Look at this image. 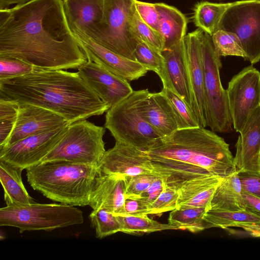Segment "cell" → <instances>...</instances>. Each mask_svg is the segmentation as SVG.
I'll return each mask as SVG.
<instances>
[{
    "label": "cell",
    "mask_w": 260,
    "mask_h": 260,
    "mask_svg": "<svg viewBox=\"0 0 260 260\" xmlns=\"http://www.w3.org/2000/svg\"><path fill=\"white\" fill-rule=\"evenodd\" d=\"M136 11L142 20L159 32V20L155 4L136 0Z\"/></svg>",
    "instance_id": "obj_39"
},
{
    "label": "cell",
    "mask_w": 260,
    "mask_h": 260,
    "mask_svg": "<svg viewBox=\"0 0 260 260\" xmlns=\"http://www.w3.org/2000/svg\"><path fill=\"white\" fill-rule=\"evenodd\" d=\"M203 219L206 229L211 228H242L245 226L260 224V217L246 211L207 210Z\"/></svg>",
    "instance_id": "obj_27"
},
{
    "label": "cell",
    "mask_w": 260,
    "mask_h": 260,
    "mask_svg": "<svg viewBox=\"0 0 260 260\" xmlns=\"http://www.w3.org/2000/svg\"><path fill=\"white\" fill-rule=\"evenodd\" d=\"M215 50L221 56H236L246 58L241 41L234 33L218 29L212 36Z\"/></svg>",
    "instance_id": "obj_33"
},
{
    "label": "cell",
    "mask_w": 260,
    "mask_h": 260,
    "mask_svg": "<svg viewBox=\"0 0 260 260\" xmlns=\"http://www.w3.org/2000/svg\"><path fill=\"white\" fill-rule=\"evenodd\" d=\"M0 56L44 70L78 69L88 61L68 25L62 0H31L1 9Z\"/></svg>",
    "instance_id": "obj_1"
},
{
    "label": "cell",
    "mask_w": 260,
    "mask_h": 260,
    "mask_svg": "<svg viewBox=\"0 0 260 260\" xmlns=\"http://www.w3.org/2000/svg\"><path fill=\"white\" fill-rule=\"evenodd\" d=\"M201 47L208 126L214 132L229 133L233 129V124L226 90L222 87L220 80V56L215 50L211 36L203 30Z\"/></svg>",
    "instance_id": "obj_9"
},
{
    "label": "cell",
    "mask_w": 260,
    "mask_h": 260,
    "mask_svg": "<svg viewBox=\"0 0 260 260\" xmlns=\"http://www.w3.org/2000/svg\"><path fill=\"white\" fill-rule=\"evenodd\" d=\"M19 103L17 120L6 146L31 135L70 124L62 116L50 110L28 103Z\"/></svg>",
    "instance_id": "obj_16"
},
{
    "label": "cell",
    "mask_w": 260,
    "mask_h": 260,
    "mask_svg": "<svg viewBox=\"0 0 260 260\" xmlns=\"http://www.w3.org/2000/svg\"><path fill=\"white\" fill-rule=\"evenodd\" d=\"M242 228L250 235L254 237H260V224L245 226Z\"/></svg>",
    "instance_id": "obj_44"
},
{
    "label": "cell",
    "mask_w": 260,
    "mask_h": 260,
    "mask_svg": "<svg viewBox=\"0 0 260 260\" xmlns=\"http://www.w3.org/2000/svg\"><path fill=\"white\" fill-rule=\"evenodd\" d=\"M202 30L197 29L185 37L188 63L193 95L195 100L198 121L200 127L209 125L204 86V72L201 47Z\"/></svg>",
    "instance_id": "obj_18"
},
{
    "label": "cell",
    "mask_w": 260,
    "mask_h": 260,
    "mask_svg": "<svg viewBox=\"0 0 260 260\" xmlns=\"http://www.w3.org/2000/svg\"><path fill=\"white\" fill-rule=\"evenodd\" d=\"M98 168L101 174L115 175L125 179L141 174L157 176L145 151L118 142L105 151Z\"/></svg>",
    "instance_id": "obj_13"
},
{
    "label": "cell",
    "mask_w": 260,
    "mask_h": 260,
    "mask_svg": "<svg viewBox=\"0 0 260 260\" xmlns=\"http://www.w3.org/2000/svg\"><path fill=\"white\" fill-rule=\"evenodd\" d=\"M219 29L235 34L252 65L260 60V0L232 3L223 15Z\"/></svg>",
    "instance_id": "obj_10"
},
{
    "label": "cell",
    "mask_w": 260,
    "mask_h": 260,
    "mask_svg": "<svg viewBox=\"0 0 260 260\" xmlns=\"http://www.w3.org/2000/svg\"><path fill=\"white\" fill-rule=\"evenodd\" d=\"M245 203V211L260 217V199L242 191Z\"/></svg>",
    "instance_id": "obj_43"
},
{
    "label": "cell",
    "mask_w": 260,
    "mask_h": 260,
    "mask_svg": "<svg viewBox=\"0 0 260 260\" xmlns=\"http://www.w3.org/2000/svg\"><path fill=\"white\" fill-rule=\"evenodd\" d=\"M121 226L120 232L135 236L165 230H178L169 223H161L149 218L148 214L116 215Z\"/></svg>",
    "instance_id": "obj_29"
},
{
    "label": "cell",
    "mask_w": 260,
    "mask_h": 260,
    "mask_svg": "<svg viewBox=\"0 0 260 260\" xmlns=\"http://www.w3.org/2000/svg\"><path fill=\"white\" fill-rule=\"evenodd\" d=\"M1 97L35 105L64 117L71 124L107 111L109 107L78 72L38 70L0 80Z\"/></svg>",
    "instance_id": "obj_3"
},
{
    "label": "cell",
    "mask_w": 260,
    "mask_h": 260,
    "mask_svg": "<svg viewBox=\"0 0 260 260\" xmlns=\"http://www.w3.org/2000/svg\"><path fill=\"white\" fill-rule=\"evenodd\" d=\"M219 1H222V0H219Z\"/></svg>",
    "instance_id": "obj_47"
},
{
    "label": "cell",
    "mask_w": 260,
    "mask_h": 260,
    "mask_svg": "<svg viewBox=\"0 0 260 260\" xmlns=\"http://www.w3.org/2000/svg\"><path fill=\"white\" fill-rule=\"evenodd\" d=\"M126 180L115 175L101 174L90 194L89 206L103 209L115 215L124 214Z\"/></svg>",
    "instance_id": "obj_21"
},
{
    "label": "cell",
    "mask_w": 260,
    "mask_h": 260,
    "mask_svg": "<svg viewBox=\"0 0 260 260\" xmlns=\"http://www.w3.org/2000/svg\"><path fill=\"white\" fill-rule=\"evenodd\" d=\"M23 169L0 160V180L7 206L36 203L25 189L21 178Z\"/></svg>",
    "instance_id": "obj_26"
},
{
    "label": "cell",
    "mask_w": 260,
    "mask_h": 260,
    "mask_svg": "<svg viewBox=\"0 0 260 260\" xmlns=\"http://www.w3.org/2000/svg\"><path fill=\"white\" fill-rule=\"evenodd\" d=\"M68 25L74 35L90 37L103 19L104 0H62Z\"/></svg>",
    "instance_id": "obj_20"
},
{
    "label": "cell",
    "mask_w": 260,
    "mask_h": 260,
    "mask_svg": "<svg viewBox=\"0 0 260 260\" xmlns=\"http://www.w3.org/2000/svg\"><path fill=\"white\" fill-rule=\"evenodd\" d=\"M137 61L142 64L148 71L154 72L162 82L166 77V66L161 52L140 40L135 51Z\"/></svg>",
    "instance_id": "obj_31"
},
{
    "label": "cell",
    "mask_w": 260,
    "mask_h": 260,
    "mask_svg": "<svg viewBox=\"0 0 260 260\" xmlns=\"http://www.w3.org/2000/svg\"><path fill=\"white\" fill-rule=\"evenodd\" d=\"M77 72L109 108L126 98L134 91L126 79L92 61L88 60L78 69Z\"/></svg>",
    "instance_id": "obj_14"
},
{
    "label": "cell",
    "mask_w": 260,
    "mask_h": 260,
    "mask_svg": "<svg viewBox=\"0 0 260 260\" xmlns=\"http://www.w3.org/2000/svg\"><path fill=\"white\" fill-rule=\"evenodd\" d=\"M178 198V190L166 185L164 190L151 205L150 214L160 215L176 209Z\"/></svg>",
    "instance_id": "obj_37"
},
{
    "label": "cell",
    "mask_w": 260,
    "mask_h": 260,
    "mask_svg": "<svg viewBox=\"0 0 260 260\" xmlns=\"http://www.w3.org/2000/svg\"><path fill=\"white\" fill-rule=\"evenodd\" d=\"M88 61L97 63L128 81L145 76L148 70L142 64L118 55L83 35H74Z\"/></svg>",
    "instance_id": "obj_17"
},
{
    "label": "cell",
    "mask_w": 260,
    "mask_h": 260,
    "mask_svg": "<svg viewBox=\"0 0 260 260\" xmlns=\"http://www.w3.org/2000/svg\"><path fill=\"white\" fill-rule=\"evenodd\" d=\"M105 128L86 119L69 124L60 141L41 162L67 161L98 167L106 151Z\"/></svg>",
    "instance_id": "obj_8"
},
{
    "label": "cell",
    "mask_w": 260,
    "mask_h": 260,
    "mask_svg": "<svg viewBox=\"0 0 260 260\" xmlns=\"http://www.w3.org/2000/svg\"><path fill=\"white\" fill-rule=\"evenodd\" d=\"M82 211L63 204L32 203L6 206L0 209V225L26 231H52L83 223Z\"/></svg>",
    "instance_id": "obj_6"
},
{
    "label": "cell",
    "mask_w": 260,
    "mask_h": 260,
    "mask_svg": "<svg viewBox=\"0 0 260 260\" xmlns=\"http://www.w3.org/2000/svg\"><path fill=\"white\" fill-rule=\"evenodd\" d=\"M128 215L150 214L148 206L141 200L136 198H126L124 205V214Z\"/></svg>",
    "instance_id": "obj_42"
},
{
    "label": "cell",
    "mask_w": 260,
    "mask_h": 260,
    "mask_svg": "<svg viewBox=\"0 0 260 260\" xmlns=\"http://www.w3.org/2000/svg\"><path fill=\"white\" fill-rule=\"evenodd\" d=\"M222 178L210 174L186 182L178 189L176 209L206 208Z\"/></svg>",
    "instance_id": "obj_24"
},
{
    "label": "cell",
    "mask_w": 260,
    "mask_h": 260,
    "mask_svg": "<svg viewBox=\"0 0 260 260\" xmlns=\"http://www.w3.org/2000/svg\"><path fill=\"white\" fill-rule=\"evenodd\" d=\"M136 0H104L103 19L88 37L105 48L136 61L135 51L140 40L133 29Z\"/></svg>",
    "instance_id": "obj_7"
},
{
    "label": "cell",
    "mask_w": 260,
    "mask_h": 260,
    "mask_svg": "<svg viewBox=\"0 0 260 260\" xmlns=\"http://www.w3.org/2000/svg\"><path fill=\"white\" fill-rule=\"evenodd\" d=\"M68 126L31 135L1 149L0 160L23 169L40 163L60 141Z\"/></svg>",
    "instance_id": "obj_12"
},
{
    "label": "cell",
    "mask_w": 260,
    "mask_h": 260,
    "mask_svg": "<svg viewBox=\"0 0 260 260\" xmlns=\"http://www.w3.org/2000/svg\"><path fill=\"white\" fill-rule=\"evenodd\" d=\"M133 29L139 40L161 52L164 50V42L160 33L144 22L137 11L133 20Z\"/></svg>",
    "instance_id": "obj_36"
},
{
    "label": "cell",
    "mask_w": 260,
    "mask_h": 260,
    "mask_svg": "<svg viewBox=\"0 0 260 260\" xmlns=\"http://www.w3.org/2000/svg\"><path fill=\"white\" fill-rule=\"evenodd\" d=\"M161 91L171 106L178 129L200 127L193 111L179 95L165 87Z\"/></svg>",
    "instance_id": "obj_32"
},
{
    "label": "cell",
    "mask_w": 260,
    "mask_h": 260,
    "mask_svg": "<svg viewBox=\"0 0 260 260\" xmlns=\"http://www.w3.org/2000/svg\"><path fill=\"white\" fill-rule=\"evenodd\" d=\"M206 207H190L175 209L170 213L168 223L178 230L196 233L206 229L203 217Z\"/></svg>",
    "instance_id": "obj_30"
},
{
    "label": "cell",
    "mask_w": 260,
    "mask_h": 260,
    "mask_svg": "<svg viewBox=\"0 0 260 260\" xmlns=\"http://www.w3.org/2000/svg\"><path fill=\"white\" fill-rule=\"evenodd\" d=\"M240 134L235 145L236 169L239 172H259L260 107L249 118Z\"/></svg>",
    "instance_id": "obj_19"
},
{
    "label": "cell",
    "mask_w": 260,
    "mask_h": 260,
    "mask_svg": "<svg viewBox=\"0 0 260 260\" xmlns=\"http://www.w3.org/2000/svg\"><path fill=\"white\" fill-rule=\"evenodd\" d=\"M233 128L240 133L254 111L260 107V72L251 64L229 82L226 89Z\"/></svg>",
    "instance_id": "obj_11"
},
{
    "label": "cell",
    "mask_w": 260,
    "mask_h": 260,
    "mask_svg": "<svg viewBox=\"0 0 260 260\" xmlns=\"http://www.w3.org/2000/svg\"><path fill=\"white\" fill-rule=\"evenodd\" d=\"M0 80L22 76L40 70L22 60L0 56Z\"/></svg>",
    "instance_id": "obj_35"
},
{
    "label": "cell",
    "mask_w": 260,
    "mask_h": 260,
    "mask_svg": "<svg viewBox=\"0 0 260 260\" xmlns=\"http://www.w3.org/2000/svg\"><path fill=\"white\" fill-rule=\"evenodd\" d=\"M154 4L159 16V33L164 42V50L167 49L185 38L187 19L174 7L162 3Z\"/></svg>",
    "instance_id": "obj_25"
},
{
    "label": "cell",
    "mask_w": 260,
    "mask_h": 260,
    "mask_svg": "<svg viewBox=\"0 0 260 260\" xmlns=\"http://www.w3.org/2000/svg\"><path fill=\"white\" fill-rule=\"evenodd\" d=\"M239 171L236 169L222 178L206 207L207 210L245 211Z\"/></svg>",
    "instance_id": "obj_23"
},
{
    "label": "cell",
    "mask_w": 260,
    "mask_h": 260,
    "mask_svg": "<svg viewBox=\"0 0 260 260\" xmlns=\"http://www.w3.org/2000/svg\"><path fill=\"white\" fill-rule=\"evenodd\" d=\"M156 177L152 174H141L126 178V198L140 196L149 187Z\"/></svg>",
    "instance_id": "obj_38"
},
{
    "label": "cell",
    "mask_w": 260,
    "mask_h": 260,
    "mask_svg": "<svg viewBox=\"0 0 260 260\" xmlns=\"http://www.w3.org/2000/svg\"><path fill=\"white\" fill-rule=\"evenodd\" d=\"M231 4L207 1L197 3L194 7L192 17L194 25L211 36L219 29L221 18Z\"/></svg>",
    "instance_id": "obj_28"
},
{
    "label": "cell",
    "mask_w": 260,
    "mask_h": 260,
    "mask_svg": "<svg viewBox=\"0 0 260 260\" xmlns=\"http://www.w3.org/2000/svg\"><path fill=\"white\" fill-rule=\"evenodd\" d=\"M95 236L99 239L120 232L121 226L117 216L103 209L92 210L89 215Z\"/></svg>",
    "instance_id": "obj_34"
},
{
    "label": "cell",
    "mask_w": 260,
    "mask_h": 260,
    "mask_svg": "<svg viewBox=\"0 0 260 260\" xmlns=\"http://www.w3.org/2000/svg\"><path fill=\"white\" fill-rule=\"evenodd\" d=\"M243 191L260 199V172H239Z\"/></svg>",
    "instance_id": "obj_40"
},
{
    "label": "cell",
    "mask_w": 260,
    "mask_h": 260,
    "mask_svg": "<svg viewBox=\"0 0 260 260\" xmlns=\"http://www.w3.org/2000/svg\"><path fill=\"white\" fill-rule=\"evenodd\" d=\"M31 0H0V10L8 8L11 5H22Z\"/></svg>",
    "instance_id": "obj_45"
},
{
    "label": "cell",
    "mask_w": 260,
    "mask_h": 260,
    "mask_svg": "<svg viewBox=\"0 0 260 260\" xmlns=\"http://www.w3.org/2000/svg\"><path fill=\"white\" fill-rule=\"evenodd\" d=\"M147 89L133 92L106 112L105 127L116 142L147 151L162 137L145 119L142 112Z\"/></svg>",
    "instance_id": "obj_5"
},
{
    "label": "cell",
    "mask_w": 260,
    "mask_h": 260,
    "mask_svg": "<svg viewBox=\"0 0 260 260\" xmlns=\"http://www.w3.org/2000/svg\"><path fill=\"white\" fill-rule=\"evenodd\" d=\"M142 112L145 119L162 137L178 129L171 106L161 91L149 93L143 102Z\"/></svg>",
    "instance_id": "obj_22"
},
{
    "label": "cell",
    "mask_w": 260,
    "mask_h": 260,
    "mask_svg": "<svg viewBox=\"0 0 260 260\" xmlns=\"http://www.w3.org/2000/svg\"><path fill=\"white\" fill-rule=\"evenodd\" d=\"M259 168H260V158H259Z\"/></svg>",
    "instance_id": "obj_46"
},
{
    "label": "cell",
    "mask_w": 260,
    "mask_h": 260,
    "mask_svg": "<svg viewBox=\"0 0 260 260\" xmlns=\"http://www.w3.org/2000/svg\"><path fill=\"white\" fill-rule=\"evenodd\" d=\"M145 152L156 175L177 190L191 179L210 174L223 178L236 170L229 144L205 127L177 129Z\"/></svg>",
    "instance_id": "obj_2"
},
{
    "label": "cell",
    "mask_w": 260,
    "mask_h": 260,
    "mask_svg": "<svg viewBox=\"0 0 260 260\" xmlns=\"http://www.w3.org/2000/svg\"><path fill=\"white\" fill-rule=\"evenodd\" d=\"M166 187L163 179L156 176L152 181L149 187L137 198L143 201L149 208L162 192Z\"/></svg>",
    "instance_id": "obj_41"
},
{
    "label": "cell",
    "mask_w": 260,
    "mask_h": 260,
    "mask_svg": "<svg viewBox=\"0 0 260 260\" xmlns=\"http://www.w3.org/2000/svg\"><path fill=\"white\" fill-rule=\"evenodd\" d=\"M26 170L32 188L51 200L74 206L89 205L101 174L98 166L60 160L41 162Z\"/></svg>",
    "instance_id": "obj_4"
},
{
    "label": "cell",
    "mask_w": 260,
    "mask_h": 260,
    "mask_svg": "<svg viewBox=\"0 0 260 260\" xmlns=\"http://www.w3.org/2000/svg\"><path fill=\"white\" fill-rule=\"evenodd\" d=\"M184 38L172 47L161 51L166 66V77L162 83L163 87L173 91L185 102L198 120Z\"/></svg>",
    "instance_id": "obj_15"
}]
</instances>
